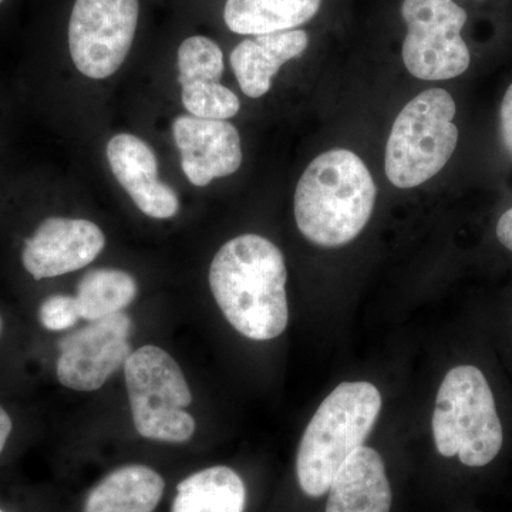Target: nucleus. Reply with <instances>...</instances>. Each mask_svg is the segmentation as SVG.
I'll use <instances>...</instances> for the list:
<instances>
[{"label": "nucleus", "instance_id": "f257e3e1", "mask_svg": "<svg viewBox=\"0 0 512 512\" xmlns=\"http://www.w3.org/2000/svg\"><path fill=\"white\" fill-rule=\"evenodd\" d=\"M210 286L225 318L245 338L271 340L285 332V258L268 239L247 234L228 241L212 259Z\"/></svg>", "mask_w": 512, "mask_h": 512}, {"label": "nucleus", "instance_id": "f03ea898", "mask_svg": "<svg viewBox=\"0 0 512 512\" xmlns=\"http://www.w3.org/2000/svg\"><path fill=\"white\" fill-rule=\"evenodd\" d=\"M376 185L365 163L349 150H330L309 164L295 191V220L303 237L320 247H340L366 227Z\"/></svg>", "mask_w": 512, "mask_h": 512}, {"label": "nucleus", "instance_id": "7ed1b4c3", "mask_svg": "<svg viewBox=\"0 0 512 512\" xmlns=\"http://www.w3.org/2000/svg\"><path fill=\"white\" fill-rule=\"evenodd\" d=\"M382 410V396L373 384H339L323 400L306 427L296 458L303 493L322 497L342 464L363 446Z\"/></svg>", "mask_w": 512, "mask_h": 512}, {"label": "nucleus", "instance_id": "20e7f679", "mask_svg": "<svg viewBox=\"0 0 512 512\" xmlns=\"http://www.w3.org/2000/svg\"><path fill=\"white\" fill-rule=\"evenodd\" d=\"M433 436L441 456L468 467L490 464L503 447V426L490 384L477 367L451 369L437 393Z\"/></svg>", "mask_w": 512, "mask_h": 512}, {"label": "nucleus", "instance_id": "39448f33", "mask_svg": "<svg viewBox=\"0 0 512 512\" xmlns=\"http://www.w3.org/2000/svg\"><path fill=\"white\" fill-rule=\"evenodd\" d=\"M456 103L443 89L414 97L394 121L386 147V175L399 188H414L439 174L457 147Z\"/></svg>", "mask_w": 512, "mask_h": 512}, {"label": "nucleus", "instance_id": "423d86ee", "mask_svg": "<svg viewBox=\"0 0 512 512\" xmlns=\"http://www.w3.org/2000/svg\"><path fill=\"white\" fill-rule=\"evenodd\" d=\"M124 377L141 436L165 443H185L194 436V417L184 410L192 403L190 386L173 356L157 346H143L128 356Z\"/></svg>", "mask_w": 512, "mask_h": 512}, {"label": "nucleus", "instance_id": "0eeeda50", "mask_svg": "<svg viewBox=\"0 0 512 512\" xmlns=\"http://www.w3.org/2000/svg\"><path fill=\"white\" fill-rule=\"evenodd\" d=\"M407 25L403 62L421 80H448L470 66V50L461 37L466 10L454 0H404Z\"/></svg>", "mask_w": 512, "mask_h": 512}, {"label": "nucleus", "instance_id": "6e6552de", "mask_svg": "<svg viewBox=\"0 0 512 512\" xmlns=\"http://www.w3.org/2000/svg\"><path fill=\"white\" fill-rule=\"evenodd\" d=\"M138 0H76L69 23L70 55L80 73L107 79L133 46Z\"/></svg>", "mask_w": 512, "mask_h": 512}, {"label": "nucleus", "instance_id": "1a4fd4ad", "mask_svg": "<svg viewBox=\"0 0 512 512\" xmlns=\"http://www.w3.org/2000/svg\"><path fill=\"white\" fill-rule=\"evenodd\" d=\"M131 329L130 316L120 312L64 336L56 365L59 382L76 392L101 389L133 353L128 342Z\"/></svg>", "mask_w": 512, "mask_h": 512}, {"label": "nucleus", "instance_id": "9d476101", "mask_svg": "<svg viewBox=\"0 0 512 512\" xmlns=\"http://www.w3.org/2000/svg\"><path fill=\"white\" fill-rule=\"evenodd\" d=\"M106 245L94 222L47 218L25 242L22 264L36 281L56 278L92 264Z\"/></svg>", "mask_w": 512, "mask_h": 512}, {"label": "nucleus", "instance_id": "9b49d317", "mask_svg": "<svg viewBox=\"0 0 512 512\" xmlns=\"http://www.w3.org/2000/svg\"><path fill=\"white\" fill-rule=\"evenodd\" d=\"M173 133L184 174L192 185L205 187L241 167V138L227 120L180 116L174 121Z\"/></svg>", "mask_w": 512, "mask_h": 512}, {"label": "nucleus", "instance_id": "f8f14e48", "mask_svg": "<svg viewBox=\"0 0 512 512\" xmlns=\"http://www.w3.org/2000/svg\"><path fill=\"white\" fill-rule=\"evenodd\" d=\"M107 160L114 177L133 198L138 210L156 220H167L177 214V194L170 185L161 183L156 154L141 138L131 134L111 138Z\"/></svg>", "mask_w": 512, "mask_h": 512}, {"label": "nucleus", "instance_id": "ddd939ff", "mask_svg": "<svg viewBox=\"0 0 512 512\" xmlns=\"http://www.w3.org/2000/svg\"><path fill=\"white\" fill-rule=\"evenodd\" d=\"M326 512H389L392 490L380 454L357 448L339 468L329 487Z\"/></svg>", "mask_w": 512, "mask_h": 512}, {"label": "nucleus", "instance_id": "4468645a", "mask_svg": "<svg viewBox=\"0 0 512 512\" xmlns=\"http://www.w3.org/2000/svg\"><path fill=\"white\" fill-rule=\"evenodd\" d=\"M309 45L303 30L266 33L239 43L231 53V66L242 92L259 99L271 89L272 79L289 60L296 59Z\"/></svg>", "mask_w": 512, "mask_h": 512}, {"label": "nucleus", "instance_id": "2eb2a0df", "mask_svg": "<svg viewBox=\"0 0 512 512\" xmlns=\"http://www.w3.org/2000/svg\"><path fill=\"white\" fill-rule=\"evenodd\" d=\"M164 478L153 468L131 464L94 485L84 512H154L163 498Z\"/></svg>", "mask_w": 512, "mask_h": 512}, {"label": "nucleus", "instance_id": "dca6fc26", "mask_svg": "<svg viewBox=\"0 0 512 512\" xmlns=\"http://www.w3.org/2000/svg\"><path fill=\"white\" fill-rule=\"evenodd\" d=\"M320 5L322 0H227L224 19L238 35H266L305 25Z\"/></svg>", "mask_w": 512, "mask_h": 512}, {"label": "nucleus", "instance_id": "f3484780", "mask_svg": "<svg viewBox=\"0 0 512 512\" xmlns=\"http://www.w3.org/2000/svg\"><path fill=\"white\" fill-rule=\"evenodd\" d=\"M247 490L232 468H205L177 485L171 512H244Z\"/></svg>", "mask_w": 512, "mask_h": 512}, {"label": "nucleus", "instance_id": "a211bd4d", "mask_svg": "<svg viewBox=\"0 0 512 512\" xmlns=\"http://www.w3.org/2000/svg\"><path fill=\"white\" fill-rule=\"evenodd\" d=\"M137 282L120 269H93L77 285L76 299L82 319L99 320L123 312L137 296Z\"/></svg>", "mask_w": 512, "mask_h": 512}, {"label": "nucleus", "instance_id": "6ab92c4d", "mask_svg": "<svg viewBox=\"0 0 512 512\" xmlns=\"http://www.w3.org/2000/svg\"><path fill=\"white\" fill-rule=\"evenodd\" d=\"M181 87L192 83H220L224 55L214 40L205 36L188 37L178 49Z\"/></svg>", "mask_w": 512, "mask_h": 512}, {"label": "nucleus", "instance_id": "aec40b11", "mask_svg": "<svg viewBox=\"0 0 512 512\" xmlns=\"http://www.w3.org/2000/svg\"><path fill=\"white\" fill-rule=\"evenodd\" d=\"M181 99L191 116L208 120H228L241 109L237 94L221 83H192L183 86Z\"/></svg>", "mask_w": 512, "mask_h": 512}, {"label": "nucleus", "instance_id": "412c9836", "mask_svg": "<svg viewBox=\"0 0 512 512\" xmlns=\"http://www.w3.org/2000/svg\"><path fill=\"white\" fill-rule=\"evenodd\" d=\"M82 319L76 296L53 295L40 305L39 320L50 332L73 328Z\"/></svg>", "mask_w": 512, "mask_h": 512}, {"label": "nucleus", "instance_id": "4be33fe9", "mask_svg": "<svg viewBox=\"0 0 512 512\" xmlns=\"http://www.w3.org/2000/svg\"><path fill=\"white\" fill-rule=\"evenodd\" d=\"M501 138L505 150L512 156V84L508 87L501 104Z\"/></svg>", "mask_w": 512, "mask_h": 512}, {"label": "nucleus", "instance_id": "5701e85b", "mask_svg": "<svg viewBox=\"0 0 512 512\" xmlns=\"http://www.w3.org/2000/svg\"><path fill=\"white\" fill-rule=\"evenodd\" d=\"M497 237L505 248L512 251V208L501 215L497 225Z\"/></svg>", "mask_w": 512, "mask_h": 512}, {"label": "nucleus", "instance_id": "b1692460", "mask_svg": "<svg viewBox=\"0 0 512 512\" xmlns=\"http://www.w3.org/2000/svg\"><path fill=\"white\" fill-rule=\"evenodd\" d=\"M13 423L12 419L8 412L0 406V454L5 450L6 444H8V440L10 437V433H12Z\"/></svg>", "mask_w": 512, "mask_h": 512}, {"label": "nucleus", "instance_id": "393cba45", "mask_svg": "<svg viewBox=\"0 0 512 512\" xmlns=\"http://www.w3.org/2000/svg\"><path fill=\"white\" fill-rule=\"evenodd\" d=\"M2 328H3V322H2V318H0V333H2Z\"/></svg>", "mask_w": 512, "mask_h": 512}, {"label": "nucleus", "instance_id": "a878e982", "mask_svg": "<svg viewBox=\"0 0 512 512\" xmlns=\"http://www.w3.org/2000/svg\"><path fill=\"white\" fill-rule=\"evenodd\" d=\"M0 512H9V511H6L5 508L0 507Z\"/></svg>", "mask_w": 512, "mask_h": 512}, {"label": "nucleus", "instance_id": "bb28decb", "mask_svg": "<svg viewBox=\"0 0 512 512\" xmlns=\"http://www.w3.org/2000/svg\"><path fill=\"white\" fill-rule=\"evenodd\" d=\"M3 2H5V0H0V5H2Z\"/></svg>", "mask_w": 512, "mask_h": 512}]
</instances>
